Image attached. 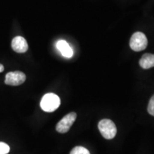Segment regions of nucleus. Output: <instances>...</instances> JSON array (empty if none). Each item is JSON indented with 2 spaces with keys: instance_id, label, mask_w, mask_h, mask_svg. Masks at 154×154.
<instances>
[{
  "instance_id": "1",
  "label": "nucleus",
  "mask_w": 154,
  "mask_h": 154,
  "mask_svg": "<svg viewBox=\"0 0 154 154\" xmlns=\"http://www.w3.org/2000/svg\"><path fill=\"white\" fill-rule=\"evenodd\" d=\"M61 101L59 97L55 94H45L42 99L40 106L42 109L46 112H53L59 107Z\"/></svg>"
},
{
  "instance_id": "2",
  "label": "nucleus",
  "mask_w": 154,
  "mask_h": 154,
  "mask_svg": "<svg viewBox=\"0 0 154 154\" xmlns=\"http://www.w3.org/2000/svg\"><path fill=\"white\" fill-rule=\"evenodd\" d=\"M98 128L102 136L106 139H112L116 135V126L110 119H102L98 124Z\"/></svg>"
},
{
  "instance_id": "3",
  "label": "nucleus",
  "mask_w": 154,
  "mask_h": 154,
  "mask_svg": "<svg viewBox=\"0 0 154 154\" xmlns=\"http://www.w3.org/2000/svg\"><path fill=\"white\" fill-rule=\"evenodd\" d=\"M129 44L131 49L135 51H143L147 47L148 39L143 33L138 32L133 34Z\"/></svg>"
},
{
  "instance_id": "4",
  "label": "nucleus",
  "mask_w": 154,
  "mask_h": 154,
  "mask_svg": "<svg viewBox=\"0 0 154 154\" xmlns=\"http://www.w3.org/2000/svg\"><path fill=\"white\" fill-rule=\"evenodd\" d=\"M76 119V113L71 112L65 116L61 120L59 121L56 126V130L57 132L61 134H65L68 132L73 124Z\"/></svg>"
},
{
  "instance_id": "5",
  "label": "nucleus",
  "mask_w": 154,
  "mask_h": 154,
  "mask_svg": "<svg viewBox=\"0 0 154 154\" xmlns=\"http://www.w3.org/2000/svg\"><path fill=\"white\" fill-rule=\"evenodd\" d=\"M26 80V75L22 72H9L5 76V84L9 86H19Z\"/></svg>"
},
{
  "instance_id": "6",
  "label": "nucleus",
  "mask_w": 154,
  "mask_h": 154,
  "mask_svg": "<svg viewBox=\"0 0 154 154\" xmlns=\"http://www.w3.org/2000/svg\"><path fill=\"white\" fill-rule=\"evenodd\" d=\"M11 47L17 53H24L28 50V44L26 40L22 36H16L11 42Z\"/></svg>"
},
{
  "instance_id": "7",
  "label": "nucleus",
  "mask_w": 154,
  "mask_h": 154,
  "mask_svg": "<svg viewBox=\"0 0 154 154\" xmlns=\"http://www.w3.org/2000/svg\"><path fill=\"white\" fill-rule=\"evenodd\" d=\"M57 47L63 57L71 58L73 56V50L69 44L64 40H60L57 42Z\"/></svg>"
},
{
  "instance_id": "8",
  "label": "nucleus",
  "mask_w": 154,
  "mask_h": 154,
  "mask_svg": "<svg viewBox=\"0 0 154 154\" xmlns=\"http://www.w3.org/2000/svg\"><path fill=\"white\" fill-rule=\"evenodd\" d=\"M139 64L144 69H149L154 67V54H145L139 61Z\"/></svg>"
},
{
  "instance_id": "9",
  "label": "nucleus",
  "mask_w": 154,
  "mask_h": 154,
  "mask_svg": "<svg viewBox=\"0 0 154 154\" xmlns=\"http://www.w3.org/2000/svg\"><path fill=\"white\" fill-rule=\"evenodd\" d=\"M70 154H91L89 151L83 146H76L72 150Z\"/></svg>"
},
{
  "instance_id": "10",
  "label": "nucleus",
  "mask_w": 154,
  "mask_h": 154,
  "mask_svg": "<svg viewBox=\"0 0 154 154\" xmlns=\"http://www.w3.org/2000/svg\"><path fill=\"white\" fill-rule=\"evenodd\" d=\"M148 112L149 114L154 116V95L150 99L149 105H148Z\"/></svg>"
},
{
  "instance_id": "11",
  "label": "nucleus",
  "mask_w": 154,
  "mask_h": 154,
  "mask_svg": "<svg viewBox=\"0 0 154 154\" xmlns=\"http://www.w3.org/2000/svg\"><path fill=\"white\" fill-rule=\"evenodd\" d=\"M10 148L7 143L0 142V154H7L9 152Z\"/></svg>"
},
{
  "instance_id": "12",
  "label": "nucleus",
  "mask_w": 154,
  "mask_h": 154,
  "mask_svg": "<svg viewBox=\"0 0 154 154\" xmlns=\"http://www.w3.org/2000/svg\"><path fill=\"white\" fill-rule=\"evenodd\" d=\"M4 69H5V67H4L2 64H1V63H0V73L4 71Z\"/></svg>"
}]
</instances>
